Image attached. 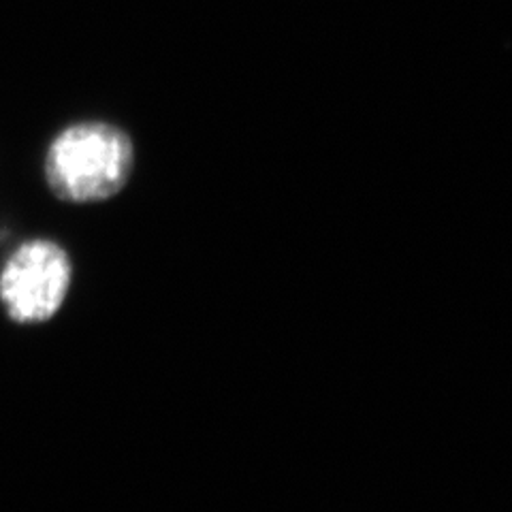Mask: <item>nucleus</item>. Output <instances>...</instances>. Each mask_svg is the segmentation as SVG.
<instances>
[{"mask_svg": "<svg viewBox=\"0 0 512 512\" xmlns=\"http://www.w3.org/2000/svg\"><path fill=\"white\" fill-rule=\"evenodd\" d=\"M135 146L122 128L79 122L60 131L45 152L47 188L64 203H101L131 180Z\"/></svg>", "mask_w": 512, "mask_h": 512, "instance_id": "1", "label": "nucleus"}, {"mask_svg": "<svg viewBox=\"0 0 512 512\" xmlns=\"http://www.w3.org/2000/svg\"><path fill=\"white\" fill-rule=\"evenodd\" d=\"M71 261L56 242L32 239L15 250L0 274V299L15 323H45L69 295Z\"/></svg>", "mask_w": 512, "mask_h": 512, "instance_id": "2", "label": "nucleus"}]
</instances>
